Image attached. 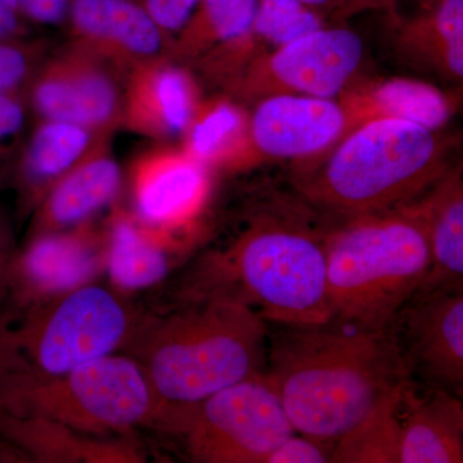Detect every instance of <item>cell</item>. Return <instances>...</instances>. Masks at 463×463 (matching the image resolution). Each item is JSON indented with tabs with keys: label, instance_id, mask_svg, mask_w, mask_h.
Wrapping results in <instances>:
<instances>
[{
	"label": "cell",
	"instance_id": "obj_1",
	"mask_svg": "<svg viewBox=\"0 0 463 463\" xmlns=\"http://www.w3.org/2000/svg\"><path fill=\"white\" fill-rule=\"evenodd\" d=\"M303 200L260 197L233 241L200 261L184 298H230L268 323L330 321L326 250L331 228H323L312 203Z\"/></svg>",
	"mask_w": 463,
	"mask_h": 463
},
{
	"label": "cell",
	"instance_id": "obj_2",
	"mask_svg": "<svg viewBox=\"0 0 463 463\" xmlns=\"http://www.w3.org/2000/svg\"><path fill=\"white\" fill-rule=\"evenodd\" d=\"M267 374L295 431L337 440L411 381L392 331L268 323Z\"/></svg>",
	"mask_w": 463,
	"mask_h": 463
},
{
	"label": "cell",
	"instance_id": "obj_3",
	"mask_svg": "<svg viewBox=\"0 0 463 463\" xmlns=\"http://www.w3.org/2000/svg\"><path fill=\"white\" fill-rule=\"evenodd\" d=\"M125 349L163 407H184L267 371L268 322L230 298H184L141 317Z\"/></svg>",
	"mask_w": 463,
	"mask_h": 463
},
{
	"label": "cell",
	"instance_id": "obj_4",
	"mask_svg": "<svg viewBox=\"0 0 463 463\" xmlns=\"http://www.w3.org/2000/svg\"><path fill=\"white\" fill-rule=\"evenodd\" d=\"M332 321L386 330L419 291L430 265L428 239L410 203L344 219L327 237Z\"/></svg>",
	"mask_w": 463,
	"mask_h": 463
},
{
	"label": "cell",
	"instance_id": "obj_5",
	"mask_svg": "<svg viewBox=\"0 0 463 463\" xmlns=\"http://www.w3.org/2000/svg\"><path fill=\"white\" fill-rule=\"evenodd\" d=\"M437 132L408 121H368L344 136L298 185L317 209L343 219L419 199L448 170Z\"/></svg>",
	"mask_w": 463,
	"mask_h": 463
},
{
	"label": "cell",
	"instance_id": "obj_6",
	"mask_svg": "<svg viewBox=\"0 0 463 463\" xmlns=\"http://www.w3.org/2000/svg\"><path fill=\"white\" fill-rule=\"evenodd\" d=\"M141 317L99 282L23 312L0 326V381L43 380L125 349Z\"/></svg>",
	"mask_w": 463,
	"mask_h": 463
},
{
	"label": "cell",
	"instance_id": "obj_7",
	"mask_svg": "<svg viewBox=\"0 0 463 463\" xmlns=\"http://www.w3.org/2000/svg\"><path fill=\"white\" fill-rule=\"evenodd\" d=\"M163 408L141 364L120 353L51 379L0 381V413L51 420L93 437L155 428Z\"/></svg>",
	"mask_w": 463,
	"mask_h": 463
},
{
	"label": "cell",
	"instance_id": "obj_8",
	"mask_svg": "<svg viewBox=\"0 0 463 463\" xmlns=\"http://www.w3.org/2000/svg\"><path fill=\"white\" fill-rule=\"evenodd\" d=\"M196 463H265L295 429L267 371L199 403L165 407L155 426Z\"/></svg>",
	"mask_w": 463,
	"mask_h": 463
},
{
	"label": "cell",
	"instance_id": "obj_9",
	"mask_svg": "<svg viewBox=\"0 0 463 463\" xmlns=\"http://www.w3.org/2000/svg\"><path fill=\"white\" fill-rule=\"evenodd\" d=\"M364 54L358 33L326 25L254 58L239 75L236 90L248 99L277 94L337 99L354 81Z\"/></svg>",
	"mask_w": 463,
	"mask_h": 463
},
{
	"label": "cell",
	"instance_id": "obj_10",
	"mask_svg": "<svg viewBox=\"0 0 463 463\" xmlns=\"http://www.w3.org/2000/svg\"><path fill=\"white\" fill-rule=\"evenodd\" d=\"M108 232L90 223L33 234L14 252L7 298L21 313L99 281L106 270Z\"/></svg>",
	"mask_w": 463,
	"mask_h": 463
},
{
	"label": "cell",
	"instance_id": "obj_11",
	"mask_svg": "<svg viewBox=\"0 0 463 463\" xmlns=\"http://www.w3.org/2000/svg\"><path fill=\"white\" fill-rule=\"evenodd\" d=\"M408 376L463 395V288L416 292L390 325Z\"/></svg>",
	"mask_w": 463,
	"mask_h": 463
},
{
	"label": "cell",
	"instance_id": "obj_12",
	"mask_svg": "<svg viewBox=\"0 0 463 463\" xmlns=\"http://www.w3.org/2000/svg\"><path fill=\"white\" fill-rule=\"evenodd\" d=\"M345 132L346 118L337 99L295 94L265 97L250 116L243 141L227 167L321 156Z\"/></svg>",
	"mask_w": 463,
	"mask_h": 463
},
{
	"label": "cell",
	"instance_id": "obj_13",
	"mask_svg": "<svg viewBox=\"0 0 463 463\" xmlns=\"http://www.w3.org/2000/svg\"><path fill=\"white\" fill-rule=\"evenodd\" d=\"M33 103L44 120L67 121L96 132L120 115L121 96L100 57L81 48L44 67L33 85Z\"/></svg>",
	"mask_w": 463,
	"mask_h": 463
},
{
	"label": "cell",
	"instance_id": "obj_14",
	"mask_svg": "<svg viewBox=\"0 0 463 463\" xmlns=\"http://www.w3.org/2000/svg\"><path fill=\"white\" fill-rule=\"evenodd\" d=\"M210 185V167L183 149L148 155L134 169L133 215L147 227L176 234L199 216Z\"/></svg>",
	"mask_w": 463,
	"mask_h": 463
},
{
	"label": "cell",
	"instance_id": "obj_15",
	"mask_svg": "<svg viewBox=\"0 0 463 463\" xmlns=\"http://www.w3.org/2000/svg\"><path fill=\"white\" fill-rule=\"evenodd\" d=\"M66 23L83 50L139 63L155 60L166 38L142 0H70Z\"/></svg>",
	"mask_w": 463,
	"mask_h": 463
},
{
	"label": "cell",
	"instance_id": "obj_16",
	"mask_svg": "<svg viewBox=\"0 0 463 463\" xmlns=\"http://www.w3.org/2000/svg\"><path fill=\"white\" fill-rule=\"evenodd\" d=\"M0 434L29 462L139 463L143 447L130 435L93 437L39 417L0 413Z\"/></svg>",
	"mask_w": 463,
	"mask_h": 463
},
{
	"label": "cell",
	"instance_id": "obj_17",
	"mask_svg": "<svg viewBox=\"0 0 463 463\" xmlns=\"http://www.w3.org/2000/svg\"><path fill=\"white\" fill-rule=\"evenodd\" d=\"M106 232L105 276L121 297L163 282L178 261L181 241L176 234L147 227L133 214L116 213Z\"/></svg>",
	"mask_w": 463,
	"mask_h": 463
},
{
	"label": "cell",
	"instance_id": "obj_18",
	"mask_svg": "<svg viewBox=\"0 0 463 463\" xmlns=\"http://www.w3.org/2000/svg\"><path fill=\"white\" fill-rule=\"evenodd\" d=\"M337 100L346 118L345 136L359 125L380 118L408 121L437 132L453 112L446 93L426 81L408 78L353 81Z\"/></svg>",
	"mask_w": 463,
	"mask_h": 463
},
{
	"label": "cell",
	"instance_id": "obj_19",
	"mask_svg": "<svg viewBox=\"0 0 463 463\" xmlns=\"http://www.w3.org/2000/svg\"><path fill=\"white\" fill-rule=\"evenodd\" d=\"M141 65L125 96L128 125L151 137L183 136L199 106L194 79L172 63L152 60Z\"/></svg>",
	"mask_w": 463,
	"mask_h": 463
},
{
	"label": "cell",
	"instance_id": "obj_20",
	"mask_svg": "<svg viewBox=\"0 0 463 463\" xmlns=\"http://www.w3.org/2000/svg\"><path fill=\"white\" fill-rule=\"evenodd\" d=\"M392 43L405 62L462 81L463 0H422L411 16L394 14Z\"/></svg>",
	"mask_w": 463,
	"mask_h": 463
},
{
	"label": "cell",
	"instance_id": "obj_21",
	"mask_svg": "<svg viewBox=\"0 0 463 463\" xmlns=\"http://www.w3.org/2000/svg\"><path fill=\"white\" fill-rule=\"evenodd\" d=\"M428 239L430 265L417 292L463 288V182L461 169L441 178L410 203Z\"/></svg>",
	"mask_w": 463,
	"mask_h": 463
},
{
	"label": "cell",
	"instance_id": "obj_22",
	"mask_svg": "<svg viewBox=\"0 0 463 463\" xmlns=\"http://www.w3.org/2000/svg\"><path fill=\"white\" fill-rule=\"evenodd\" d=\"M121 183L123 174L115 158L93 149L43 197L33 234L90 223L116 199Z\"/></svg>",
	"mask_w": 463,
	"mask_h": 463
},
{
	"label": "cell",
	"instance_id": "obj_23",
	"mask_svg": "<svg viewBox=\"0 0 463 463\" xmlns=\"http://www.w3.org/2000/svg\"><path fill=\"white\" fill-rule=\"evenodd\" d=\"M401 463H462V398L443 389L417 394L411 381L404 392Z\"/></svg>",
	"mask_w": 463,
	"mask_h": 463
},
{
	"label": "cell",
	"instance_id": "obj_24",
	"mask_svg": "<svg viewBox=\"0 0 463 463\" xmlns=\"http://www.w3.org/2000/svg\"><path fill=\"white\" fill-rule=\"evenodd\" d=\"M93 130L78 124L44 120L33 134L25 161L24 183L33 203H41L52 185L93 149Z\"/></svg>",
	"mask_w": 463,
	"mask_h": 463
},
{
	"label": "cell",
	"instance_id": "obj_25",
	"mask_svg": "<svg viewBox=\"0 0 463 463\" xmlns=\"http://www.w3.org/2000/svg\"><path fill=\"white\" fill-rule=\"evenodd\" d=\"M411 381L381 399L335 443L332 463H401L404 392Z\"/></svg>",
	"mask_w": 463,
	"mask_h": 463
},
{
	"label": "cell",
	"instance_id": "obj_26",
	"mask_svg": "<svg viewBox=\"0 0 463 463\" xmlns=\"http://www.w3.org/2000/svg\"><path fill=\"white\" fill-rule=\"evenodd\" d=\"M259 0H200L176 41L182 58L216 53L239 44L250 33Z\"/></svg>",
	"mask_w": 463,
	"mask_h": 463
},
{
	"label": "cell",
	"instance_id": "obj_27",
	"mask_svg": "<svg viewBox=\"0 0 463 463\" xmlns=\"http://www.w3.org/2000/svg\"><path fill=\"white\" fill-rule=\"evenodd\" d=\"M248 116L228 99H215L197 106L184 134L190 156L207 167H227L240 148L248 128Z\"/></svg>",
	"mask_w": 463,
	"mask_h": 463
},
{
	"label": "cell",
	"instance_id": "obj_28",
	"mask_svg": "<svg viewBox=\"0 0 463 463\" xmlns=\"http://www.w3.org/2000/svg\"><path fill=\"white\" fill-rule=\"evenodd\" d=\"M325 26L321 12L297 0H259L250 33L263 52L264 45L277 50Z\"/></svg>",
	"mask_w": 463,
	"mask_h": 463
},
{
	"label": "cell",
	"instance_id": "obj_29",
	"mask_svg": "<svg viewBox=\"0 0 463 463\" xmlns=\"http://www.w3.org/2000/svg\"><path fill=\"white\" fill-rule=\"evenodd\" d=\"M335 443L294 432L265 459V463H328Z\"/></svg>",
	"mask_w": 463,
	"mask_h": 463
},
{
	"label": "cell",
	"instance_id": "obj_30",
	"mask_svg": "<svg viewBox=\"0 0 463 463\" xmlns=\"http://www.w3.org/2000/svg\"><path fill=\"white\" fill-rule=\"evenodd\" d=\"M142 3L167 36L181 32L200 0H142Z\"/></svg>",
	"mask_w": 463,
	"mask_h": 463
},
{
	"label": "cell",
	"instance_id": "obj_31",
	"mask_svg": "<svg viewBox=\"0 0 463 463\" xmlns=\"http://www.w3.org/2000/svg\"><path fill=\"white\" fill-rule=\"evenodd\" d=\"M29 54L16 47L0 43V93H11L25 80L30 72Z\"/></svg>",
	"mask_w": 463,
	"mask_h": 463
},
{
	"label": "cell",
	"instance_id": "obj_32",
	"mask_svg": "<svg viewBox=\"0 0 463 463\" xmlns=\"http://www.w3.org/2000/svg\"><path fill=\"white\" fill-rule=\"evenodd\" d=\"M18 11L30 23L57 26L66 23L70 0H16Z\"/></svg>",
	"mask_w": 463,
	"mask_h": 463
},
{
	"label": "cell",
	"instance_id": "obj_33",
	"mask_svg": "<svg viewBox=\"0 0 463 463\" xmlns=\"http://www.w3.org/2000/svg\"><path fill=\"white\" fill-rule=\"evenodd\" d=\"M25 115L21 103L9 93H0V141L23 128Z\"/></svg>",
	"mask_w": 463,
	"mask_h": 463
},
{
	"label": "cell",
	"instance_id": "obj_34",
	"mask_svg": "<svg viewBox=\"0 0 463 463\" xmlns=\"http://www.w3.org/2000/svg\"><path fill=\"white\" fill-rule=\"evenodd\" d=\"M24 21L26 20L18 9L0 5V42H7L23 33Z\"/></svg>",
	"mask_w": 463,
	"mask_h": 463
},
{
	"label": "cell",
	"instance_id": "obj_35",
	"mask_svg": "<svg viewBox=\"0 0 463 463\" xmlns=\"http://www.w3.org/2000/svg\"><path fill=\"white\" fill-rule=\"evenodd\" d=\"M397 2L398 0H344L336 14L339 18H349L364 12L392 8Z\"/></svg>",
	"mask_w": 463,
	"mask_h": 463
},
{
	"label": "cell",
	"instance_id": "obj_36",
	"mask_svg": "<svg viewBox=\"0 0 463 463\" xmlns=\"http://www.w3.org/2000/svg\"><path fill=\"white\" fill-rule=\"evenodd\" d=\"M14 252L7 234L0 230V306L7 298L8 270Z\"/></svg>",
	"mask_w": 463,
	"mask_h": 463
},
{
	"label": "cell",
	"instance_id": "obj_37",
	"mask_svg": "<svg viewBox=\"0 0 463 463\" xmlns=\"http://www.w3.org/2000/svg\"><path fill=\"white\" fill-rule=\"evenodd\" d=\"M297 2L323 14V12L330 11V9L334 8H336V12L339 11L344 0H297Z\"/></svg>",
	"mask_w": 463,
	"mask_h": 463
},
{
	"label": "cell",
	"instance_id": "obj_38",
	"mask_svg": "<svg viewBox=\"0 0 463 463\" xmlns=\"http://www.w3.org/2000/svg\"><path fill=\"white\" fill-rule=\"evenodd\" d=\"M0 5H9V7L18 9L16 0H0Z\"/></svg>",
	"mask_w": 463,
	"mask_h": 463
}]
</instances>
